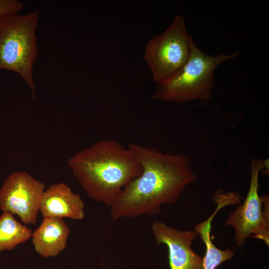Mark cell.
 I'll use <instances>...</instances> for the list:
<instances>
[{"instance_id": "1", "label": "cell", "mask_w": 269, "mask_h": 269, "mask_svg": "<svg viewBox=\"0 0 269 269\" xmlns=\"http://www.w3.org/2000/svg\"><path fill=\"white\" fill-rule=\"evenodd\" d=\"M128 147L142 171L123 188L110 208L113 221L159 214L162 205L176 203L186 186L197 179L188 155L164 153L131 142Z\"/></svg>"}, {"instance_id": "2", "label": "cell", "mask_w": 269, "mask_h": 269, "mask_svg": "<svg viewBox=\"0 0 269 269\" xmlns=\"http://www.w3.org/2000/svg\"><path fill=\"white\" fill-rule=\"evenodd\" d=\"M68 165L88 196L109 208L142 171L128 147L113 139H101L80 150L69 158Z\"/></svg>"}, {"instance_id": "3", "label": "cell", "mask_w": 269, "mask_h": 269, "mask_svg": "<svg viewBox=\"0 0 269 269\" xmlns=\"http://www.w3.org/2000/svg\"><path fill=\"white\" fill-rule=\"evenodd\" d=\"M238 54L236 52L210 55L199 49L193 40L186 63L172 77L156 84L153 98L161 102L179 104L195 100L211 101L216 69Z\"/></svg>"}, {"instance_id": "4", "label": "cell", "mask_w": 269, "mask_h": 269, "mask_svg": "<svg viewBox=\"0 0 269 269\" xmlns=\"http://www.w3.org/2000/svg\"><path fill=\"white\" fill-rule=\"evenodd\" d=\"M39 11L8 15L0 20V70L15 72L35 98L32 71L38 56L36 32Z\"/></svg>"}, {"instance_id": "5", "label": "cell", "mask_w": 269, "mask_h": 269, "mask_svg": "<svg viewBox=\"0 0 269 269\" xmlns=\"http://www.w3.org/2000/svg\"><path fill=\"white\" fill-rule=\"evenodd\" d=\"M193 41L180 14L174 16L163 32L149 39L143 59L156 84L168 80L182 68L190 56Z\"/></svg>"}, {"instance_id": "6", "label": "cell", "mask_w": 269, "mask_h": 269, "mask_svg": "<svg viewBox=\"0 0 269 269\" xmlns=\"http://www.w3.org/2000/svg\"><path fill=\"white\" fill-rule=\"evenodd\" d=\"M267 163L255 158L251 162L250 187L243 203L238 206L228 217L225 224L235 231V243L243 246L247 238L254 237L264 241L269 246V198L268 194L259 195V175L265 171Z\"/></svg>"}, {"instance_id": "7", "label": "cell", "mask_w": 269, "mask_h": 269, "mask_svg": "<svg viewBox=\"0 0 269 269\" xmlns=\"http://www.w3.org/2000/svg\"><path fill=\"white\" fill-rule=\"evenodd\" d=\"M44 183L24 171L9 174L0 188V209L17 215L25 224L37 222Z\"/></svg>"}, {"instance_id": "8", "label": "cell", "mask_w": 269, "mask_h": 269, "mask_svg": "<svg viewBox=\"0 0 269 269\" xmlns=\"http://www.w3.org/2000/svg\"><path fill=\"white\" fill-rule=\"evenodd\" d=\"M151 230L157 244L168 248L170 269H203V258L191 248L197 232L180 230L159 221L153 222Z\"/></svg>"}, {"instance_id": "9", "label": "cell", "mask_w": 269, "mask_h": 269, "mask_svg": "<svg viewBox=\"0 0 269 269\" xmlns=\"http://www.w3.org/2000/svg\"><path fill=\"white\" fill-rule=\"evenodd\" d=\"M84 202L80 196L63 182L50 185L45 189L39 212L43 218H68L75 220L85 217Z\"/></svg>"}, {"instance_id": "10", "label": "cell", "mask_w": 269, "mask_h": 269, "mask_svg": "<svg viewBox=\"0 0 269 269\" xmlns=\"http://www.w3.org/2000/svg\"><path fill=\"white\" fill-rule=\"evenodd\" d=\"M70 229L63 218H43L32 234L35 251L43 258L55 257L66 248Z\"/></svg>"}, {"instance_id": "11", "label": "cell", "mask_w": 269, "mask_h": 269, "mask_svg": "<svg viewBox=\"0 0 269 269\" xmlns=\"http://www.w3.org/2000/svg\"><path fill=\"white\" fill-rule=\"evenodd\" d=\"M32 234V230L17 221L13 214L3 212L0 215V254L25 243Z\"/></svg>"}, {"instance_id": "12", "label": "cell", "mask_w": 269, "mask_h": 269, "mask_svg": "<svg viewBox=\"0 0 269 269\" xmlns=\"http://www.w3.org/2000/svg\"><path fill=\"white\" fill-rule=\"evenodd\" d=\"M213 218L209 217L207 220L197 223L194 231L200 235L206 246V252L203 258V269H216L222 263L234 256L235 252L232 249L222 250L217 248L211 239V224Z\"/></svg>"}, {"instance_id": "13", "label": "cell", "mask_w": 269, "mask_h": 269, "mask_svg": "<svg viewBox=\"0 0 269 269\" xmlns=\"http://www.w3.org/2000/svg\"><path fill=\"white\" fill-rule=\"evenodd\" d=\"M23 7V3L17 0H0V20L8 15L18 13Z\"/></svg>"}, {"instance_id": "14", "label": "cell", "mask_w": 269, "mask_h": 269, "mask_svg": "<svg viewBox=\"0 0 269 269\" xmlns=\"http://www.w3.org/2000/svg\"><path fill=\"white\" fill-rule=\"evenodd\" d=\"M218 192H217V193H218ZM226 193H228V192H226ZM229 194H230V193H229ZM232 197H233V196H232ZM233 198H234V197H233ZM234 203H235V199H234ZM234 204H233V205H234Z\"/></svg>"}]
</instances>
